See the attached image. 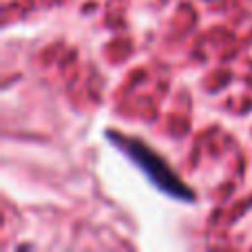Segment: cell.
<instances>
[{"mask_svg":"<svg viewBox=\"0 0 252 252\" xmlns=\"http://www.w3.org/2000/svg\"><path fill=\"white\" fill-rule=\"evenodd\" d=\"M109 139L120 151H124L126 155L146 173V177L151 179L161 192H166V195L173 197V199H182V201L195 199L192 188H188L186 184L182 182V177L168 166V161H166L159 153L153 151L146 142L135 139V137H126V135H120V133H115V130L109 133Z\"/></svg>","mask_w":252,"mask_h":252,"instance_id":"obj_1","label":"cell"}]
</instances>
